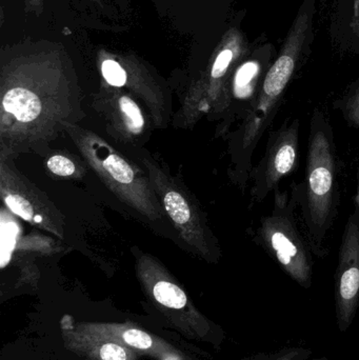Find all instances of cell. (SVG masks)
I'll list each match as a JSON object with an SVG mask.
<instances>
[{
    "label": "cell",
    "instance_id": "cell-1",
    "mask_svg": "<svg viewBox=\"0 0 359 360\" xmlns=\"http://www.w3.org/2000/svg\"><path fill=\"white\" fill-rule=\"evenodd\" d=\"M334 129L326 112L315 108L310 120L305 177L294 182L301 218L314 255L326 257L329 233L341 205Z\"/></svg>",
    "mask_w": 359,
    "mask_h": 360
},
{
    "label": "cell",
    "instance_id": "cell-2",
    "mask_svg": "<svg viewBox=\"0 0 359 360\" xmlns=\"http://www.w3.org/2000/svg\"><path fill=\"white\" fill-rule=\"evenodd\" d=\"M308 27L309 14L301 13L293 23L278 59L268 70L252 109L244 117L236 139V173L240 184L250 177L253 152L280 111L285 93L296 70Z\"/></svg>",
    "mask_w": 359,
    "mask_h": 360
},
{
    "label": "cell",
    "instance_id": "cell-3",
    "mask_svg": "<svg viewBox=\"0 0 359 360\" xmlns=\"http://www.w3.org/2000/svg\"><path fill=\"white\" fill-rule=\"evenodd\" d=\"M257 245L301 287H311L313 250L303 224L294 186L274 191L271 213L263 216L254 237Z\"/></svg>",
    "mask_w": 359,
    "mask_h": 360
},
{
    "label": "cell",
    "instance_id": "cell-4",
    "mask_svg": "<svg viewBox=\"0 0 359 360\" xmlns=\"http://www.w3.org/2000/svg\"><path fill=\"white\" fill-rule=\"evenodd\" d=\"M299 137L301 122L297 118L287 120L278 130L270 131L265 154L250 174L254 181L252 197L256 202H263L282 179L296 168Z\"/></svg>",
    "mask_w": 359,
    "mask_h": 360
},
{
    "label": "cell",
    "instance_id": "cell-5",
    "mask_svg": "<svg viewBox=\"0 0 359 360\" xmlns=\"http://www.w3.org/2000/svg\"><path fill=\"white\" fill-rule=\"evenodd\" d=\"M335 302L339 329L351 325L359 306V213L348 218L339 245L335 272Z\"/></svg>",
    "mask_w": 359,
    "mask_h": 360
},
{
    "label": "cell",
    "instance_id": "cell-6",
    "mask_svg": "<svg viewBox=\"0 0 359 360\" xmlns=\"http://www.w3.org/2000/svg\"><path fill=\"white\" fill-rule=\"evenodd\" d=\"M151 294L164 316L190 338L204 340L210 333L211 326L192 306L187 294L167 279H159L151 287Z\"/></svg>",
    "mask_w": 359,
    "mask_h": 360
},
{
    "label": "cell",
    "instance_id": "cell-7",
    "mask_svg": "<svg viewBox=\"0 0 359 360\" xmlns=\"http://www.w3.org/2000/svg\"><path fill=\"white\" fill-rule=\"evenodd\" d=\"M65 319L75 331L86 334L98 340H111L124 345L138 352L153 355L159 360H166L173 355L178 354L172 347L154 338L138 328L120 323H77L70 315Z\"/></svg>",
    "mask_w": 359,
    "mask_h": 360
},
{
    "label": "cell",
    "instance_id": "cell-8",
    "mask_svg": "<svg viewBox=\"0 0 359 360\" xmlns=\"http://www.w3.org/2000/svg\"><path fill=\"white\" fill-rule=\"evenodd\" d=\"M60 328L67 348L89 360H137L133 349L79 333L70 326L65 316L61 319Z\"/></svg>",
    "mask_w": 359,
    "mask_h": 360
},
{
    "label": "cell",
    "instance_id": "cell-9",
    "mask_svg": "<svg viewBox=\"0 0 359 360\" xmlns=\"http://www.w3.org/2000/svg\"><path fill=\"white\" fill-rule=\"evenodd\" d=\"M261 76L263 65L257 60H249L242 63L234 75L232 92L234 99L242 103L244 116L248 115L252 109L263 86V82H261Z\"/></svg>",
    "mask_w": 359,
    "mask_h": 360
},
{
    "label": "cell",
    "instance_id": "cell-10",
    "mask_svg": "<svg viewBox=\"0 0 359 360\" xmlns=\"http://www.w3.org/2000/svg\"><path fill=\"white\" fill-rule=\"evenodd\" d=\"M4 109L12 114L19 122H32L40 113V103L37 97L27 90L13 89L4 97Z\"/></svg>",
    "mask_w": 359,
    "mask_h": 360
},
{
    "label": "cell",
    "instance_id": "cell-11",
    "mask_svg": "<svg viewBox=\"0 0 359 360\" xmlns=\"http://www.w3.org/2000/svg\"><path fill=\"white\" fill-rule=\"evenodd\" d=\"M333 107L341 112L350 127L359 131V79L341 98L333 103Z\"/></svg>",
    "mask_w": 359,
    "mask_h": 360
},
{
    "label": "cell",
    "instance_id": "cell-12",
    "mask_svg": "<svg viewBox=\"0 0 359 360\" xmlns=\"http://www.w3.org/2000/svg\"><path fill=\"white\" fill-rule=\"evenodd\" d=\"M240 52V39L237 35H233L226 44L225 48L219 52L213 63L211 76L213 79L219 80L226 75L232 61Z\"/></svg>",
    "mask_w": 359,
    "mask_h": 360
},
{
    "label": "cell",
    "instance_id": "cell-13",
    "mask_svg": "<svg viewBox=\"0 0 359 360\" xmlns=\"http://www.w3.org/2000/svg\"><path fill=\"white\" fill-rule=\"evenodd\" d=\"M164 207L173 220L177 224H185L191 219L189 205L179 193L170 191L164 196Z\"/></svg>",
    "mask_w": 359,
    "mask_h": 360
},
{
    "label": "cell",
    "instance_id": "cell-14",
    "mask_svg": "<svg viewBox=\"0 0 359 360\" xmlns=\"http://www.w3.org/2000/svg\"><path fill=\"white\" fill-rule=\"evenodd\" d=\"M103 166L111 175L112 179L120 184H130L134 180V173L131 167L115 154H110L103 160Z\"/></svg>",
    "mask_w": 359,
    "mask_h": 360
},
{
    "label": "cell",
    "instance_id": "cell-15",
    "mask_svg": "<svg viewBox=\"0 0 359 360\" xmlns=\"http://www.w3.org/2000/svg\"><path fill=\"white\" fill-rule=\"evenodd\" d=\"M119 105L130 130L132 132H139L141 128H143V122H143V115H141L138 105L132 99L126 96L120 98Z\"/></svg>",
    "mask_w": 359,
    "mask_h": 360
},
{
    "label": "cell",
    "instance_id": "cell-16",
    "mask_svg": "<svg viewBox=\"0 0 359 360\" xmlns=\"http://www.w3.org/2000/svg\"><path fill=\"white\" fill-rule=\"evenodd\" d=\"M4 201H6V205L13 213L20 216L22 219L27 220V221H35V216H33V209L22 197L19 196V195L8 194L4 197Z\"/></svg>",
    "mask_w": 359,
    "mask_h": 360
},
{
    "label": "cell",
    "instance_id": "cell-17",
    "mask_svg": "<svg viewBox=\"0 0 359 360\" xmlns=\"http://www.w3.org/2000/svg\"><path fill=\"white\" fill-rule=\"evenodd\" d=\"M103 77L107 80V84L113 86H124L126 82V73L119 63L114 60H105L101 67Z\"/></svg>",
    "mask_w": 359,
    "mask_h": 360
},
{
    "label": "cell",
    "instance_id": "cell-18",
    "mask_svg": "<svg viewBox=\"0 0 359 360\" xmlns=\"http://www.w3.org/2000/svg\"><path fill=\"white\" fill-rule=\"evenodd\" d=\"M48 168L51 172L58 176H70L75 173V165L69 158L55 155L48 160Z\"/></svg>",
    "mask_w": 359,
    "mask_h": 360
},
{
    "label": "cell",
    "instance_id": "cell-19",
    "mask_svg": "<svg viewBox=\"0 0 359 360\" xmlns=\"http://www.w3.org/2000/svg\"><path fill=\"white\" fill-rule=\"evenodd\" d=\"M310 353L301 349H290L276 355L273 360H299L301 356H307Z\"/></svg>",
    "mask_w": 359,
    "mask_h": 360
},
{
    "label": "cell",
    "instance_id": "cell-20",
    "mask_svg": "<svg viewBox=\"0 0 359 360\" xmlns=\"http://www.w3.org/2000/svg\"><path fill=\"white\" fill-rule=\"evenodd\" d=\"M351 29L353 33L359 37V0H354L353 17L351 20Z\"/></svg>",
    "mask_w": 359,
    "mask_h": 360
},
{
    "label": "cell",
    "instance_id": "cell-21",
    "mask_svg": "<svg viewBox=\"0 0 359 360\" xmlns=\"http://www.w3.org/2000/svg\"><path fill=\"white\" fill-rule=\"evenodd\" d=\"M354 200H355L356 203V209L359 213V167L358 169V186H356V193L355 196H354Z\"/></svg>",
    "mask_w": 359,
    "mask_h": 360
},
{
    "label": "cell",
    "instance_id": "cell-22",
    "mask_svg": "<svg viewBox=\"0 0 359 360\" xmlns=\"http://www.w3.org/2000/svg\"><path fill=\"white\" fill-rule=\"evenodd\" d=\"M166 360H183V357L181 356L179 354L173 355V356L169 357L168 359Z\"/></svg>",
    "mask_w": 359,
    "mask_h": 360
}]
</instances>
